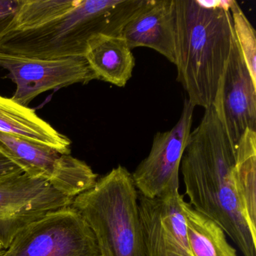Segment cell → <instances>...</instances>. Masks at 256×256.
I'll return each mask as SVG.
<instances>
[{
  "mask_svg": "<svg viewBox=\"0 0 256 256\" xmlns=\"http://www.w3.org/2000/svg\"><path fill=\"white\" fill-rule=\"evenodd\" d=\"M235 149L211 106L191 132L180 163L190 204L222 228L244 256H256V234L244 215L234 180Z\"/></svg>",
  "mask_w": 256,
  "mask_h": 256,
  "instance_id": "obj_1",
  "label": "cell"
},
{
  "mask_svg": "<svg viewBox=\"0 0 256 256\" xmlns=\"http://www.w3.org/2000/svg\"><path fill=\"white\" fill-rule=\"evenodd\" d=\"M178 82L196 107L208 108L235 40L229 0H175Z\"/></svg>",
  "mask_w": 256,
  "mask_h": 256,
  "instance_id": "obj_2",
  "label": "cell"
},
{
  "mask_svg": "<svg viewBox=\"0 0 256 256\" xmlns=\"http://www.w3.org/2000/svg\"><path fill=\"white\" fill-rule=\"evenodd\" d=\"M144 0H80L72 11L36 29L10 31L0 52L44 60L84 56L97 34L121 36Z\"/></svg>",
  "mask_w": 256,
  "mask_h": 256,
  "instance_id": "obj_3",
  "label": "cell"
},
{
  "mask_svg": "<svg viewBox=\"0 0 256 256\" xmlns=\"http://www.w3.org/2000/svg\"><path fill=\"white\" fill-rule=\"evenodd\" d=\"M72 206L94 232L101 256H146L138 192L124 166L98 178Z\"/></svg>",
  "mask_w": 256,
  "mask_h": 256,
  "instance_id": "obj_4",
  "label": "cell"
},
{
  "mask_svg": "<svg viewBox=\"0 0 256 256\" xmlns=\"http://www.w3.org/2000/svg\"><path fill=\"white\" fill-rule=\"evenodd\" d=\"M4 256H101V253L89 224L71 204L26 226Z\"/></svg>",
  "mask_w": 256,
  "mask_h": 256,
  "instance_id": "obj_5",
  "label": "cell"
},
{
  "mask_svg": "<svg viewBox=\"0 0 256 256\" xmlns=\"http://www.w3.org/2000/svg\"><path fill=\"white\" fill-rule=\"evenodd\" d=\"M73 199L47 180L26 174L0 180V242L6 250L16 235L54 210L70 206Z\"/></svg>",
  "mask_w": 256,
  "mask_h": 256,
  "instance_id": "obj_6",
  "label": "cell"
},
{
  "mask_svg": "<svg viewBox=\"0 0 256 256\" xmlns=\"http://www.w3.org/2000/svg\"><path fill=\"white\" fill-rule=\"evenodd\" d=\"M194 108L185 100L178 122L172 130L155 134L150 154L132 174L143 197L156 198L179 191L181 160L191 132Z\"/></svg>",
  "mask_w": 256,
  "mask_h": 256,
  "instance_id": "obj_7",
  "label": "cell"
},
{
  "mask_svg": "<svg viewBox=\"0 0 256 256\" xmlns=\"http://www.w3.org/2000/svg\"><path fill=\"white\" fill-rule=\"evenodd\" d=\"M0 67L16 84L12 98L24 106L46 91L96 79L84 56L44 60L0 52Z\"/></svg>",
  "mask_w": 256,
  "mask_h": 256,
  "instance_id": "obj_8",
  "label": "cell"
},
{
  "mask_svg": "<svg viewBox=\"0 0 256 256\" xmlns=\"http://www.w3.org/2000/svg\"><path fill=\"white\" fill-rule=\"evenodd\" d=\"M212 106L234 149L246 130L256 131V84L236 38Z\"/></svg>",
  "mask_w": 256,
  "mask_h": 256,
  "instance_id": "obj_9",
  "label": "cell"
},
{
  "mask_svg": "<svg viewBox=\"0 0 256 256\" xmlns=\"http://www.w3.org/2000/svg\"><path fill=\"white\" fill-rule=\"evenodd\" d=\"M179 191L148 198L138 193L146 256H193Z\"/></svg>",
  "mask_w": 256,
  "mask_h": 256,
  "instance_id": "obj_10",
  "label": "cell"
},
{
  "mask_svg": "<svg viewBox=\"0 0 256 256\" xmlns=\"http://www.w3.org/2000/svg\"><path fill=\"white\" fill-rule=\"evenodd\" d=\"M121 36L131 50L139 47L152 49L175 65V0H144L124 26Z\"/></svg>",
  "mask_w": 256,
  "mask_h": 256,
  "instance_id": "obj_11",
  "label": "cell"
},
{
  "mask_svg": "<svg viewBox=\"0 0 256 256\" xmlns=\"http://www.w3.org/2000/svg\"><path fill=\"white\" fill-rule=\"evenodd\" d=\"M84 58L97 80L124 88L132 76L136 60L121 36L97 34L88 41Z\"/></svg>",
  "mask_w": 256,
  "mask_h": 256,
  "instance_id": "obj_12",
  "label": "cell"
},
{
  "mask_svg": "<svg viewBox=\"0 0 256 256\" xmlns=\"http://www.w3.org/2000/svg\"><path fill=\"white\" fill-rule=\"evenodd\" d=\"M0 132L52 148L62 155L71 152V142L66 136L43 120L35 110L2 96H0Z\"/></svg>",
  "mask_w": 256,
  "mask_h": 256,
  "instance_id": "obj_13",
  "label": "cell"
},
{
  "mask_svg": "<svg viewBox=\"0 0 256 256\" xmlns=\"http://www.w3.org/2000/svg\"><path fill=\"white\" fill-rule=\"evenodd\" d=\"M234 180L247 222L256 234V131L246 130L235 148Z\"/></svg>",
  "mask_w": 256,
  "mask_h": 256,
  "instance_id": "obj_14",
  "label": "cell"
},
{
  "mask_svg": "<svg viewBox=\"0 0 256 256\" xmlns=\"http://www.w3.org/2000/svg\"><path fill=\"white\" fill-rule=\"evenodd\" d=\"M187 238L193 256H238L226 233L215 222L181 200Z\"/></svg>",
  "mask_w": 256,
  "mask_h": 256,
  "instance_id": "obj_15",
  "label": "cell"
},
{
  "mask_svg": "<svg viewBox=\"0 0 256 256\" xmlns=\"http://www.w3.org/2000/svg\"><path fill=\"white\" fill-rule=\"evenodd\" d=\"M80 2V0H18V8L10 31L28 30L44 26L70 12Z\"/></svg>",
  "mask_w": 256,
  "mask_h": 256,
  "instance_id": "obj_16",
  "label": "cell"
},
{
  "mask_svg": "<svg viewBox=\"0 0 256 256\" xmlns=\"http://www.w3.org/2000/svg\"><path fill=\"white\" fill-rule=\"evenodd\" d=\"M234 32L253 82L256 84V34L238 2L229 0Z\"/></svg>",
  "mask_w": 256,
  "mask_h": 256,
  "instance_id": "obj_17",
  "label": "cell"
},
{
  "mask_svg": "<svg viewBox=\"0 0 256 256\" xmlns=\"http://www.w3.org/2000/svg\"><path fill=\"white\" fill-rule=\"evenodd\" d=\"M18 8V0H0V42L10 31Z\"/></svg>",
  "mask_w": 256,
  "mask_h": 256,
  "instance_id": "obj_18",
  "label": "cell"
},
{
  "mask_svg": "<svg viewBox=\"0 0 256 256\" xmlns=\"http://www.w3.org/2000/svg\"><path fill=\"white\" fill-rule=\"evenodd\" d=\"M23 173L18 166L0 152V180Z\"/></svg>",
  "mask_w": 256,
  "mask_h": 256,
  "instance_id": "obj_19",
  "label": "cell"
},
{
  "mask_svg": "<svg viewBox=\"0 0 256 256\" xmlns=\"http://www.w3.org/2000/svg\"><path fill=\"white\" fill-rule=\"evenodd\" d=\"M4 253H5V250L1 248V250H0V256H4Z\"/></svg>",
  "mask_w": 256,
  "mask_h": 256,
  "instance_id": "obj_20",
  "label": "cell"
},
{
  "mask_svg": "<svg viewBox=\"0 0 256 256\" xmlns=\"http://www.w3.org/2000/svg\"><path fill=\"white\" fill-rule=\"evenodd\" d=\"M1 248H2V244H1V242H0V250H1Z\"/></svg>",
  "mask_w": 256,
  "mask_h": 256,
  "instance_id": "obj_21",
  "label": "cell"
}]
</instances>
